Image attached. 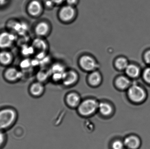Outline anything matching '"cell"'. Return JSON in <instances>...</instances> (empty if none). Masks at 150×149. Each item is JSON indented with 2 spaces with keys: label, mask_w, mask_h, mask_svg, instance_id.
Returning <instances> with one entry per match:
<instances>
[{
  "label": "cell",
  "mask_w": 150,
  "mask_h": 149,
  "mask_svg": "<svg viewBox=\"0 0 150 149\" xmlns=\"http://www.w3.org/2000/svg\"><path fill=\"white\" fill-rule=\"evenodd\" d=\"M115 85L119 89L124 90L130 85V81L128 78L124 76H119L115 80Z\"/></svg>",
  "instance_id": "14"
},
{
  "label": "cell",
  "mask_w": 150,
  "mask_h": 149,
  "mask_svg": "<svg viewBox=\"0 0 150 149\" xmlns=\"http://www.w3.org/2000/svg\"><path fill=\"white\" fill-rule=\"evenodd\" d=\"M140 140L135 136L127 137L124 141V144L129 149H137L140 146Z\"/></svg>",
  "instance_id": "16"
},
{
  "label": "cell",
  "mask_w": 150,
  "mask_h": 149,
  "mask_svg": "<svg viewBox=\"0 0 150 149\" xmlns=\"http://www.w3.org/2000/svg\"><path fill=\"white\" fill-rule=\"evenodd\" d=\"M129 64L127 59L124 57H119L114 61V66L115 68L120 71H125Z\"/></svg>",
  "instance_id": "17"
},
{
  "label": "cell",
  "mask_w": 150,
  "mask_h": 149,
  "mask_svg": "<svg viewBox=\"0 0 150 149\" xmlns=\"http://www.w3.org/2000/svg\"><path fill=\"white\" fill-rule=\"evenodd\" d=\"M52 1L54 3V4L56 5H59V4H61L64 1H66V0H52Z\"/></svg>",
  "instance_id": "27"
},
{
  "label": "cell",
  "mask_w": 150,
  "mask_h": 149,
  "mask_svg": "<svg viewBox=\"0 0 150 149\" xmlns=\"http://www.w3.org/2000/svg\"><path fill=\"white\" fill-rule=\"evenodd\" d=\"M76 11L74 7L67 4L62 7L60 9L59 17L63 22H70L76 18Z\"/></svg>",
  "instance_id": "4"
},
{
  "label": "cell",
  "mask_w": 150,
  "mask_h": 149,
  "mask_svg": "<svg viewBox=\"0 0 150 149\" xmlns=\"http://www.w3.org/2000/svg\"><path fill=\"white\" fill-rule=\"evenodd\" d=\"M22 74L21 72L14 67H10L7 68L4 73V77L7 81L9 82H15L18 81Z\"/></svg>",
  "instance_id": "8"
},
{
  "label": "cell",
  "mask_w": 150,
  "mask_h": 149,
  "mask_svg": "<svg viewBox=\"0 0 150 149\" xmlns=\"http://www.w3.org/2000/svg\"><path fill=\"white\" fill-rule=\"evenodd\" d=\"M44 86L41 82H36L33 83L30 87V92L31 94L34 96H40L44 91Z\"/></svg>",
  "instance_id": "13"
},
{
  "label": "cell",
  "mask_w": 150,
  "mask_h": 149,
  "mask_svg": "<svg viewBox=\"0 0 150 149\" xmlns=\"http://www.w3.org/2000/svg\"><path fill=\"white\" fill-rule=\"evenodd\" d=\"M102 81V76L98 70L91 72L88 76V81L91 85L98 86Z\"/></svg>",
  "instance_id": "11"
},
{
  "label": "cell",
  "mask_w": 150,
  "mask_h": 149,
  "mask_svg": "<svg viewBox=\"0 0 150 149\" xmlns=\"http://www.w3.org/2000/svg\"><path fill=\"white\" fill-rule=\"evenodd\" d=\"M5 140V136L2 130H0V148L3 145Z\"/></svg>",
  "instance_id": "23"
},
{
  "label": "cell",
  "mask_w": 150,
  "mask_h": 149,
  "mask_svg": "<svg viewBox=\"0 0 150 149\" xmlns=\"http://www.w3.org/2000/svg\"><path fill=\"white\" fill-rule=\"evenodd\" d=\"M67 4L74 7L78 3V0H66Z\"/></svg>",
  "instance_id": "25"
},
{
  "label": "cell",
  "mask_w": 150,
  "mask_h": 149,
  "mask_svg": "<svg viewBox=\"0 0 150 149\" xmlns=\"http://www.w3.org/2000/svg\"><path fill=\"white\" fill-rule=\"evenodd\" d=\"M79 74L76 71L73 70L66 71L64 73L62 81L66 86H70L77 82L79 79Z\"/></svg>",
  "instance_id": "9"
},
{
  "label": "cell",
  "mask_w": 150,
  "mask_h": 149,
  "mask_svg": "<svg viewBox=\"0 0 150 149\" xmlns=\"http://www.w3.org/2000/svg\"><path fill=\"white\" fill-rule=\"evenodd\" d=\"M55 5V4L52 0H47L45 1L46 7H48V8H52Z\"/></svg>",
  "instance_id": "26"
},
{
  "label": "cell",
  "mask_w": 150,
  "mask_h": 149,
  "mask_svg": "<svg viewBox=\"0 0 150 149\" xmlns=\"http://www.w3.org/2000/svg\"><path fill=\"white\" fill-rule=\"evenodd\" d=\"M50 25L46 22H41L37 24L35 28V32L39 37L47 36L50 31Z\"/></svg>",
  "instance_id": "10"
},
{
  "label": "cell",
  "mask_w": 150,
  "mask_h": 149,
  "mask_svg": "<svg viewBox=\"0 0 150 149\" xmlns=\"http://www.w3.org/2000/svg\"><path fill=\"white\" fill-rule=\"evenodd\" d=\"M80 68L85 71L91 72L97 70L98 64L95 58L88 54L82 55L79 60Z\"/></svg>",
  "instance_id": "2"
},
{
  "label": "cell",
  "mask_w": 150,
  "mask_h": 149,
  "mask_svg": "<svg viewBox=\"0 0 150 149\" xmlns=\"http://www.w3.org/2000/svg\"><path fill=\"white\" fill-rule=\"evenodd\" d=\"M143 78L147 83L150 84V67L145 69L144 72Z\"/></svg>",
  "instance_id": "22"
},
{
  "label": "cell",
  "mask_w": 150,
  "mask_h": 149,
  "mask_svg": "<svg viewBox=\"0 0 150 149\" xmlns=\"http://www.w3.org/2000/svg\"><path fill=\"white\" fill-rule=\"evenodd\" d=\"M98 109L101 114L106 116L111 114L112 111V108L111 105L105 102H101L99 104Z\"/></svg>",
  "instance_id": "19"
},
{
  "label": "cell",
  "mask_w": 150,
  "mask_h": 149,
  "mask_svg": "<svg viewBox=\"0 0 150 149\" xmlns=\"http://www.w3.org/2000/svg\"><path fill=\"white\" fill-rule=\"evenodd\" d=\"M14 57L11 52L3 50L0 52V64L7 66L12 64Z\"/></svg>",
  "instance_id": "12"
},
{
  "label": "cell",
  "mask_w": 150,
  "mask_h": 149,
  "mask_svg": "<svg viewBox=\"0 0 150 149\" xmlns=\"http://www.w3.org/2000/svg\"><path fill=\"white\" fill-rule=\"evenodd\" d=\"M128 76L132 78H135L140 75L141 70L137 66L133 64H129L125 70Z\"/></svg>",
  "instance_id": "15"
},
{
  "label": "cell",
  "mask_w": 150,
  "mask_h": 149,
  "mask_svg": "<svg viewBox=\"0 0 150 149\" xmlns=\"http://www.w3.org/2000/svg\"><path fill=\"white\" fill-rule=\"evenodd\" d=\"M49 72H45L44 71H40L38 73L37 75V78L39 82L43 83V82L45 81L49 77Z\"/></svg>",
  "instance_id": "20"
},
{
  "label": "cell",
  "mask_w": 150,
  "mask_h": 149,
  "mask_svg": "<svg viewBox=\"0 0 150 149\" xmlns=\"http://www.w3.org/2000/svg\"><path fill=\"white\" fill-rule=\"evenodd\" d=\"M4 1H5V0H0V3L2 2H3Z\"/></svg>",
  "instance_id": "28"
},
{
  "label": "cell",
  "mask_w": 150,
  "mask_h": 149,
  "mask_svg": "<svg viewBox=\"0 0 150 149\" xmlns=\"http://www.w3.org/2000/svg\"><path fill=\"white\" fill-rule=\"evenodd\" d=\"M144 59L148 64H150V50L146 52L144 54Z\"/></svg>",
  "instance_id": "24"
},
{
  "label": "cell",
  "mask_w": 150,
  "mask_h": 149,
  "mask_svg": "<svg viewBox=\"0 0 150 149\" xmlns=\"http://www.w3.org/2000/svg\"><path fill=\"white\" fill-rule=\"evenodd\" d=\"M17 118V114L14 109L6 108L0 110V130L10 127L14 124Z\"/></svg>",
  "instance_id": "1"
},
{
  "label": "cell",
  "mask_w": 150,
  "mask_h": 149,
  "mask_svg": "<svg viewBox=\"0 0 150 149\" xmlns=\"http://www.w3.org/2000/svg\"><path fill=\"white\" fill-rule=\"evenodd\" d=\"M15 41L13 34L8 31H3L0 33V49L6 50L12 46Z\"/></svg>",
  "instance_id": "6"
},
{
  "label": "cell",
  "mask_w": 150,
  "mask_h": 149,
  "mask_svg": "<svg viewBox=\"0 0 150 149\" xmlns=\"http://www.w3.org/2000/svg\"><path fill=\"white\" fill-rule=\"evenodd\" d=\"M129 98L133 101L140 102L144 99L145 93L144 89L139 86L133 85L129 87L128 90Z\"/></svg>",
  "instance_id": "5"
},
{
  "label": "cell",
  "mask_w": 150,
  "mask_h": 149,
  "mask_svg": "<svg viewBox=\"0 0 150 149\" xmlns=\"http://www.w3.org/2000/svg\"><path fill=\"white\" fill-rule=\"evenodd\" d=\"M98 103L95 100L93 99L86 100L79 106V112L81 115L85 116L91 115L98 109Z\"/></svg>",
  "instance_id": "3"
},
{
  "label": "cell",
  "mask_w": 150,
  "mask_h": 149,
  "mask_svg": "<svg viewBox=\"0 0 150 149\" xmlns=\"http://www.w3.org/2000/svg\"><path fill=\"white\" fill-rule=\"evenodd\" d=\"M43 7L40 2L33 0L29 3L27 6V12L30 16L37 17L40 15L43 12Z\"/></svg>",
  "instance_id": "7"
},
{
  "label": "cell",
  "mask_w": 150,
  "mask_h": 149,
  "mask_svg": "<svg viewBox=\"0 0 150 149\" xmlns=\"http://www.w3.org/2000/svg\"><path fill=\"white\" fill-rule=\"evenodd\" d=\"M67 101L69 106L73 107L77 106L80 104V98L76 93H71L67 95Z\"/></svg>",
  "instance_id": "18"
},
{
  "label": "cell",
  "mask_w": 150,
  "mask_h": 149,
  "mask_svg": "<svg viewBox=\"0 0 150 149\" xmlns=\"http://www.w3.org/2000/svg\"><path fill=\"white\" fill-rule=\"evenodd\" d=\"M124 145L122 142L120 141H116L113 143L112 148L113 149H123Z\"/></svg>",
  "instance_id": "21"
}]
</instances>
